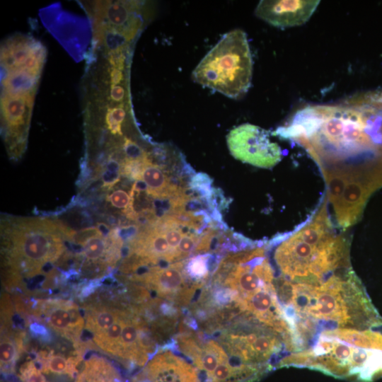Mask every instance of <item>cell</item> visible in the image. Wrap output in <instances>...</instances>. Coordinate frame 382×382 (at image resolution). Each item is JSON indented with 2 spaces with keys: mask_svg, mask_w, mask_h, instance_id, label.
<instances>
[{
  "mask_svg": "<svg viewBox=\"0 0 382 382\" xmlns=\"http://www.w3.org/2000/svg\"><path fill=\"white\" fill-rule=\"evenodd\" d=\"M71 229L58 220L8 219L1 221L4 250L11 276H35L59 259Z\"/></svg>",
  "mask_w": 382,
  "mask_h": 382,
  "instance_id": "cell-2",
  "label": "cell"
},
{
  "mask_svg": "<svg viewBox=\"0 0 382 382\" xmlns=\"http://www.w3.org/2000/svg\"><path fill=\"white\" fill-rule=\"evenodd\" d=\"M19 378L21 382H46L40 368L33 361H26L21 366Z\"/></svg>",
  "mask_w": 382,
  "mask_h": 382,
  "instance_id": "cell-14",
  "label": "cell"
},
{
  "mask_svg": "<svg viewBox=\"0 0 382 382\" xmlns=\"http://www.w3.org/2000/svg\"><path fill=\"white\" fill-rule=\"evenodd\" d=\"M81 361L79 356L66 357L64 355L53 354H42L40 356V368L43 374L66 375L72 377L77 372V366Z\"/></svg>",
  "mask_w": 382,
  "mask_h": 382,
  "instance_id": "cell-11",
  "label": "cell"
},
{
  "mask_svg": "<svg viewBox=\"0 0 382 382\" xmlns=\"http://www.w3.org/2000/svg\"><path fill=\"white\" fill-rule=\"evenodd\" d=\"M281 241L274 260L285 280L316 283L349 265L348 243L333 231L325 206L310 223Z\"/></svg>",
  "mask_w": 382,
  "mask_h": 382,
  "instance_id": "cell-1",
  "label": "cell"
},
{
  "mask_svg": "<svg viewBox=\"0 0 382 382\" xmlns=\"http://www.w3.org/2000/svg\"><path fill=\"white\" fill-rule=\"evenodd\" d=\"M213 255L212 254H197L190 258L184 267L186 276L197 281H202L209 274L210 268H213Z\"/></svg>",
  "mask_w": 382,
  "mask_h": 382,
  "instance_id": "cell-12",
  "label": "cell"
},
{
  "mask_svg": "<svg viewBox=\"0 0 382 382\" xmlns=\"http://www.w3.org/2000/svg\"><path fill=\"white\" fill-rule=\"evenodd\" d=\"M74 382H122L116 369L105 359L94 356L86 360Z\"/></svg>",
  "mask_w": 382,
  "mask_h": 382,
  "instance_id": "cell-10",
  "label": "cell"
},
{
  "mask_svg": "<svg viewBox=\"0 0 382 382\" xmlns=\"http://www.w3.org/2000/svg\"><path fill=\"white\" fill-rule=\"evenodd\" d=\"M185 277L183 262L180 261L163 267H151L134 279L144 282L161 296L173 298L176 301L188 288L185 286Z\"/></svg>",
  "mask_w": 382,
  "mask_h": 382,
  "instance_id": "cell-9",
  "label": "cell"
},
{
  "mask_svg": "<svg viewBox=\"0 0 382 382\" xmlns=\"http://www.w3.org/2000/svg\"><path fill=\"white\" fill-rule=\"evenodd\" d=\"M144 5L137 1H98L90 15L94 23L137 36L145 22Z\"/></svg>",
  "mask_w": 382,
  "mask_h": 382,
  "instance_id": "cell-6",
  "label": "cell"
},
{
  "mask_svg": "<svg viewBox=\"0 0 382 382\" xmlns=\"http://www.w3.org/2000/svg\"><path fill=\"white\" fill-rule=\"evenodd\" d=\"M226 141L235 158L256 167L272 168L282 159L279 146L270 141L268 132L254 125L245 123L232 129Z\"/></svg>",
  "mask_w": 382,
  "mask_h": 382,
  "instance_id": "cell-5",
  "label": "cell"
},
{
  "mask_svg": "<svg viewBox=\"0 0 382 382\" xmlns=\"http://www.w3.org/2000/svg\"><path fill=\"white\" fill-rule=\"evenodd\" d=\"M320 1H260L255 14L267 23L280 28L301 25L311 18Z\"/></svg>",
  "mask_w": 382,
  "mask_h": 382,
  "instance_id": "cell-7",
  "label": "cell"
},
{
  "mask_svg": "<svg viewBox=\"0 0 382 382\" xmlns=\"http://www.w3.org/2000/svg\"><path fill=\"white\" fill-rule=\"evenodd\" d=\"M323 173L338 226L346 229L357 221L369 197L382 186V160Z\"/></svg>",
  "mask_w": 382,
  "mask_h": 382,
  "instance_id": "cell-4",
  "label": "cell"
},
{
  "mask_svg": "<svg viewBox=\"0 0 382 382\" xmlns=\"http://www.w3.org/2000/svg\"><path fill=\"white\" fill-rule=\"evenodd\" d=\"M18 343L11 337L4 335L1 339V369L4 374L13 373L19 355Z\"/></svg>",
  "mask_w": 382,
  "mask_h": 382,
  "instance_id": "cell-13",
  "label": "cell"
},
{
  "mask_svg": "<svg viewBox=\"0 0 382 382\" xmlns=\"http://www.w3.org/2000/svg\"><path fill=\"white\" fill-rule=\"evenodd\" d=\"M40 315L50 328L72 340L80 337L84 326L79 308L70 301H46L42 304Z\"/></svg>",
  "mask_w": 382,
  "mask_h": 382,
  "instance_id": "cell-8",
  "label": "cell"
},
{
  "mask_svg": "<svg viewBox=\"0 0 382 382\" xmlns=\"http://www.w3.org/2000/svg\"><path fill=\"white\" fill-rule=\"evenodd\" d=\"M253 59L245 33H225L201 59L192 79L204 87L228 98L243 97L251 85Z\"/></svg>",
  "mask_w": 382,
  "mask_h": 382,
  "instance_id": "cell-3",
  "label": "cell"
}]
</instances>
